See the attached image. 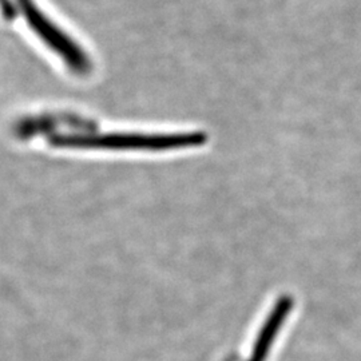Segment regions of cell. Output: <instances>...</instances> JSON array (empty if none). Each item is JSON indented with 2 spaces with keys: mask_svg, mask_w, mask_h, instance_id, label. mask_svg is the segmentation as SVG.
<instances>
[{
  "mask_svg": "<svg viewBox=\"0 0 361 361\" xmlns=\"http://www.w3.org/2000/svg\"><path fill=\"white\" fill-rule=\"evenodd\" d=\"M204 133L182 134H54L49 142L61 149H89V150H174L195 147L207 142Z\"/></svg>",
  "mask_w": 361,
  "mask_h": 361,
  "instance_id": "1",
  "label": "cell"
},
{
  "mask_svg": "<svg viewBox=\"0 0 361 361\" xmlns=\"http://www.w3.org/2000/svg\"><path fill=\"white\" fill-rule=\"evenodd\" d=\"M20 11L27 23L38 38L56 54L73 73L85 75L90 73L91 62L89 55L65 31L55 25L32 0H18Z\"/></svg>",
  "mask_w": 361,
  "mask_h": 361,
  "instance_id": "2",
  "label": "cell"
},
{
  "mask_svg": "<svg viewBox=\"0 0 361 361\" xmlns=\"http://www.w3.org/2000/svg\"><path fill=\"white\" fill-rule=\"evenodd\" d=\"M292 305H293V301H292L290 297H281L277 301L276 307L271 310L268 320L265 322L259 335H258L249 361L267 360V356L271 350V344H273L276 336L279 334L281 325L286 320L289 312L292 310Z\"/></svg>",
  "mask_w": 361,
  "mask_h": 361,
  "instance_id": "3",
  "label": "cell"
}]
</instances>
